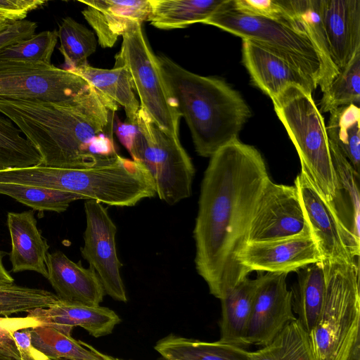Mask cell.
<instances>
[{
	"label": "cell",
	"instance_id": "6da1fadb",
	"mask_svg": "<svg viewBox=\"0 0 360 360\" xmlns=\"http://www.w3.org/2000/svg\"><path fill=\"white\" fill-rule=\"evenodd\" d=\"M270 180L259 150L238 139L210 157L193 230L195 264L210 294L219 300L250 273L238 255L247 243L257 204Z\"/></svg>",
	"mask_w": 360,
	"mask_h": 360
},
{
	"label": "cell",
	"instance_id": "7a4b0ae2",
	"mask_svg": "<svg viewBox=\"0 0 360 360\" xmlns=\"http://www.w3.org/2000/svg\"><path fill=\"white\" fill-rule=\"evenodd\" d=\"M118 105L90 86L68 99L0 100V113L11 120L36 148L41 164L89 168L117 156L112 120Z\"/></svg>",
	"mask_w": 360,
	"mask_h": 360
},
{
	"label": "cell",
	"instance_id": "3957f363",
	"mask_svg": "<svg viewBox=\"0 0 360 360\" xmlns=\"http://www.w3.org/2000/svg\"><path fill=\"white\" fill-rule=\"evenodd\" d=\"M169 94L191 131L196 153L210 158L238 139L251 111L240 94L224 80L182 68L157 56Z\"/></svg>",
	"mask_w": 360,
	"mask_h": 360
},
{
	"label": "cell",
	"instance_id": "277c9868",
	"mask_svg": "<svg viewBox=\"0 0 360 360\" xmlns=\"http://www.w3.org/2000/svg\"><path fill=\"white\" fill-rule=\"evenodd\" d=\"M359 258L323 262L326 290L322 311L309 333L316 360H359Z\"/></svg>",
	"mask_w": 360,
	"mask_h": 360
},
{
	"label": "cell",
	"instance_id": "5b68a950",
	"mask_svg": "<svg viewBox=\"0 0 360 360\" xmlns=\"http://www.w3.org/2000/svg\"><path fill=\"white\" fill-rule=\"evenodd\" d=\"M311 94L300 86H290L271 100L296 148L301 171L330 204L335 195L336 178L324 119Z\"/></svg>",
	"mask_w": 360,
	"mask_h": 360
},
{
	"label": "cell",
	"instance_id": "8992f818",
	"mask_svg": "<svg viewBox=\"0 0 360 360\" xmlns=\"http://www.w3.org/2000/svg\"><path fill=\"white\" fill-rule=\"evenodd\" d=\"M122 141L132 160L150 175L160 200L173 205L191 196L195 168L179 137L160 127L140 108L133 131Z\"/></svg>",
	"mask_w": 360,
	"mask_h": 360
},
{
	"label": "cell",
	"instance_id": "52a82bcc",
	"mask_svg": "<svg viewBox=\"0 0 360 360\" xmlns=\"http://www.w3.org/2000/svg\"><path fill=\"white\" fill-rule=\"evenodd\" d=\"M202 23L271 50L296 66L318 86L321 77L320 60L305 33L281 22L240 13L232 8L231 0H226Z\"/></svg>",
	"mask_w": 360,
	"mask_h": 360
},
{
	"label": "cell",
	"instance_id": "ba28073f",
	"mask_svg": "<svg viewBox=\"0 0 360 360\" xmlns=\"http://www.w3.org/2000/svg\"><path fill=\"white\" fill-rule=\"evenodd\" d=\"M135 23L122 36L115 66L123 65L130 73L140 108L162 129L179 137L180 115L169 94L157 56L142 30Z\"/></svg>",
	"mask_w": 360,
	"mask_h": 360
},
{
	"label": "cell",
	"instance_id": "9c48e42d",
	"mask_svg": "<svg viewBox=\"0 0 360 360\" xmlns=\"http://www.w3.org/2000/svg\"><path fill=\"white\" fill-rule=\"evenodd\" d=\"M89 86L79 75L52 64L0 60V100L57 102Z\"/></svg>",
	"mask_w": 360,
	"mask_h": 360
},
{
	"label": "cell",
	"instance_id": "30bf717a",
	"mask_svg": "<svg viewBox=\"0 0 360 360\" xmlns=\"http://www.w3.org/2000/svg\"><path fill=\"white\" fill-rule=\"evenodd\" d=\"M311 234L296 186L276 184L264 188L254 212L247 243Z\"/></svg>",
	"mask_w": 360,
	"mask_h": 360
},
{
	"label": "cell",
	"instance_id": "8fae6325",
	"mask_svg": "<svg viewBox=\"0 0 360 360\" xmlns=\"http://www.w3.org/2000/svg\"><path fill=\"white\" fill-rule=\"evenodd\" d=\"M86 228L84 246L80 248L82 257L89 262L97 274L105 293L113 300L126 302V291L120 269L115 236L117 227L107 208L94 200L84 202Z\"/></svg>",
	"mask_w": 360,
	"mask_h": 360
},
{
	"label": "cell",
	"instance_id": "7c38bea8",
	"mask_svg": "<svg viewBox=\"0 0 360 360\" xmlns=\"http://www.w3.org/2000/svg\"><path fill=\"white\" fill-rule=\"evenodd\" d=\"M288 274L259 272L254 302L244 337L245 347L265 346L292 321V291L287 287Z\"/></svg>",
	"mask_w": 360,
	"mask_h": 360
},
{
	"label": "cell",
	"instance_id": "4fadbf2b",
	"mask_svg": "<svg viewBox=\"0 0 360 360\" xmlns=\"http://www.w3.org/2000/svg\"><path fill=\"white\" fill-rule=\"evenodd\" d=\"M309 226L323 262H351L359 257L357 249L333 212L302 171L295 184Z\"/></svg>",
	"mask_w": 360,
	"mask_h": 360
},
{
	"label": "cell",
	"instance_id": "5bb4252c",
	"mask_svg": "<svg viewBox=\"0 0 360 360\" xmlns=\"http://www.w3.org/2000/svg\"><path fill=\"white\" fill-rule=\"evenodd\" d=\"M240 264L250 272H297L322 261L311 234L273 241L246 243L238 255Z\"/></svg>",
	"mask_w": 360,
	"mask_h": 360
},
{
	"label": "cell",
	"instance_id": "9a60e30c",
	"mask_svg": "<svg viewBox=\"0 0 360 360\" xmlns=\"http://www.w3.org/2000/svg\"><path fill=\"white\" fill-rule=\"evenodd\" d=\"M242 62L253 85L271 99L290 86L311 92L316 82L296 66L271 50L248 39H243Z\"/></svg>",
	"mask_w": 360,
	"mask_h": 360
},
{
	"label": "cell",
	"instance_id": "2e32d148",
	"mask_svg": "<svg viewBox=\"0 0 360 360\" xmlns=\"http://www.w3.org/2000/svg\"><path fill=\"white\" fill-rule=\"evenodd\" d=\"M79 1L86 5L82 13L94 30L102 48L112 47L131 25L147 21L151 12L150 0Z\"/></svg>",
	"mask_w": 360,
	"mask_h": 360
},
{
	"label": "cell",
	"instance_id": "e0dca14e",
	"mask_svg": "<svg viewBox=\"0 0 360 360\" xmlns=\"http://www.w3.org/2000/svg\"><path fill=\"white\" fill-rule=\"evenodd\" d=\"M27 316L69 336H72L74 327H81L95 338L105 336L110 334L121 321L109 308L88 306L60 298L48 307L29 311Z\"/></svg>",
	"mask_w": 360,
	"mask_h": 360
},
{
	"label": "cell",
	"instance_id": "ac0fdd59",
	"mask_svg": "<svg viewBox=\"0 0 360 360\" xmlns=\"http://www.w3.org/2000/svg\"><path fill=\"white\" fill-rule=\"evenodd\" d=\"M47 279L63 300L88 306H98L105 295L95 270L75 262L60 250L47 254Z\"/></svg>",
	"mask_w": 360,
	"mask_h": 360
},
{
	"label": "cell",
	"instance_id": "d6986e66",
	"mask_svg": "<svg viewBox=\"0 0 360 360\" xmlns=\"http://www.w3.org/2000/svg\"><path fill=\"white\" fill-rule=\"evenodd\" d=\"M333 62L340 70L360 51V0H321Z\"/></svg>",
	"mask_w": 360,
	"mask_h": 360
},
{
	"label": "cell",
	"instance_id": "ffe728a7",
	"mask_svg": "<svg viewBox=\"0 0 360 360\" xmlns=\"http://www.w3.org/2000/svg\"><path fill=\"white\" fill-rule=\"evenodd\" d=\"M7 226L11 243L12 271H33L48 277L46 265L49 245L37 228L34 210L8 212Z\"/></svg>",
	"mask_w": 360,
	"mask_h": 360
},
{
	"label": "cell",
	"instance_id": "44dd1931",
	"mask_svg": "<svg viewBox=\"0 0 360 360\" xmlns=\"http://www.w3.org/2000/svg\"><path fill=\"white\" fill-rule=\"evenodd\" d=\"M328 141L336 178L335 195L329 205L354 246L360 250L359 174L338 147Z\"/></svg>",
	"mask_w": 360,
	"mask_h": 360
},
{
	"label": "cell",
	"instance_id": "7402d4cb",
	"mask_svg": "<svg viewBox=\"0 0 360 360\" xmlns=\"http://www.w3.org/2000/svg\"><path fill=\"white\" fill-rule=\"evenodd\" d=\"M70 71L82 77L90 86L122 106L128 123L136 124L140 104L134 93L131 77L126 67L121 65L114 66L112 69H101L87 64Z\"/></svg>",
	"mask_w": 360,
	"mask_h": 360
},
{
	"label": "cell",
	"instance_id": "603a6c76",
	"mask_svg": "<svg viewBox=\"0 0 360 360\" xmlns=\"http://www.w3.org/2000/svg\"><path fill=\"white\" fill-rule=\"evenodd\" d=\"M259 281L242 280L221 299V319L219 340L245 347L244 337L250 316Z\"/></svg>",
	"mask_w": 360,
	"mask_h": 360
},
{
	"label": "cell",
	"instance_id": "cb8c5ba5",
	"mask_svg": "<svg viewBox=\"0 0 360 360\" xmlns=\"http://www.w3.org/2000/svg\"><path fill=\"white\" fill-rule=\"evenodd\" d=\"M297 25L307 34L314 46L321 64L318 86L324 92L339 73L332 60L323 27L321 0H286Z\"/></svg>",
	"mask_w": 360,
	"mask_h": 360
},
{
	"label": "cell",
	"instance_id": "d4e9b609",
	"mask_svg": "<svg viewBox=\"0 0 360 360\" xmlns=\"http://www.w3.org/2000/svg\"><path fill=\"white\" fill-rule=\"evenodd\" d=\"M155 349L166 360H252L245 348L221 342H205L171 334Z\"/></svg>",
	"mask_w": 360,
	"mask_h": 360
},
{
	"label": "cell",
	"instance_id": "484cf974",
	"mask_svg": "<svg viewBox=\"0 0 360 360\" xmlns=\"http://www.w3.org/2000/svg\"><path fill=\"white\" fill-rule=\"evenodd\" d=\"M297 284L292 291V309L297 319L310 333L314 328L324 303L326 281L322 261L297 271Z\"/></svg>",
	"mask_w": 360,
	"mask_h": 360
},
{
	"label": "cell",
	"instance_id": "4316f807",
	"mask_svg": "<svg viewBox=\"0 0 360 360\" xmlns=\"http://www.w3.org/2000/svg\"><path fill=\"white\" fill-rule=\"evenodd\" d=\"M226 0H150L151 12L147 21L161 30L186 27L202 23Z\"/></svg>",
	"mask_w": 360,
	"mask_h": 360
},
{
	"label": "cell",
	"instance_id": "83f0119b",
	"mask_svg": "<svg viewBox=\"0 0 360 360\" xmlns=\"http://www.w3.org/2000/svg\"><path fill=\"white\" fill-rule=\"evenodd\" d=\"M30 335L32 345L51 360H122L104 354L49 326L30 328Z\"/></svg>",
	"mask_w": 360,
	"mask_h": 360
},
{
	"label": "cell",
	"instance_id": "f1b7e54d",
	"mask_svg": "<svg viewBox=\"0 0 360 360\" xmlns=\"http://www.w3.org/2000/svg\"><path fill=\"white\" fill-rule=\"evenodd\" d=\"M326 125L328 140L333 142L353 168L359 174L360 166V108L350 104L330 112Z\"/></svg>",
	"mask_w": 360,
	"mask_h": 360
},
{
	"label": "cell",
	"instance_id": "f546056e",
	"mask_svg": "<svg viewBox=\"0 0 360 360\" xmlns=\"http://www.w3.org/2000/svg\"><path fill=\"white\" fill-rule=\"evenodd\" d=\"M250 354L252 360H316L309 333L298 319L286 325L268 345Z\"/></svg>",
	"mask_w": 360,
	"mask_h": 360
},
{
	"label": "cell",
	"instance_id": "4dcf8cb0",
	"mask_svg": "<svg viewBox=\"0 0 360 360\" xmlns=\"http://www.w3.org/2000/svg\"><path fill=\"white\" fill-rule=\"evenodd\" d=\"M0 194L39 212H63L70 204L85 198L70 192L15 183H0Z\"/></svg>",
	"mask_w": 360,
	"mask_h": 360
},
{
	"label": "cell",
	"instance_id": "1f68e13d",
	"mask_svg": "<svg viewBox=\"0 0 360 360\" xmlns=\"http://www.w3.org/2000/svg\"><path fill=\"white\" fill-rule=\"evenodd\" d=\"M41 164L36 148L8 117L0 113V170Z\"/></svg>",
	"mask_w": 360,
	"mask_h": 360
},
{
	"label": "cell",
	"instance_id": "d6a6232c",
	"mask_svg": "<svg viewBox=\"0 0 360 360\" xmlns=\"http://www.w3.org/2000/svg\"><path fill=\"white\" fill-rule=\"evenodd\" d=\"M58 37L60 52L67 70H73L88 64V58L95 52L97 41L95 33L70 17L63 19L59 25Z\"/></svg>",
	"mask_w": 360,
	"mask_h": 360
},
{
	"label": "cell",
	"instance_id": "836d02e7",
	"mask_svg": "<svg viewBox=\"0 0 360 360\" xmlns=\"http://www.w3.org/2000/svg\"><path fill=\"white\" fill-rule=\"evenodd\" d=\"M360 103V51L339 70L328 89L323 92L320 112H326L350 104Z\"/></svg>",
	"mask_w": 360,
	"mask_h": 360
},
{
	"label": "cell",
	"instance_id": "e575fe53",
	"mask_svg": "<svg viewBox=\"0 0 360 360\" xmlns=\"http://www.w3.org/2000/svg\"><path fill=\"white\" fill-rule=\"evenodd\" d=\"M59 297L49 290L27 288L15 283L0 286V316L48 307Z\"/></svg>",
	"mask_w": 360,
	"mask_h": 360
},
{
	"label": "cell",
	"instance_id": "d590c367",
	"mask_svg": "<svg viewBox=\"0 0 360 360\" xmlns=\"http://www.w3.org/2000/svg\"><path fill=\"white\" fill-rule=\"evenodd\" d=\"M58 31L46 30L8 46L0 51V60L51 64V59L58 41Z\"/></svg>",
	"mask_w": 360,
	"mask_h": 360
},
{
	"label": "cell",
	"instance_id": "8d00e7d4",
	"mask_svg": "<svg viewBox=\"0 0 360 360\" xmlns=\"http://www.w3.org/2000/svg\"><path fill=\"white\" fill-rule=\"evenodd\" d=\"M231 6L240 13L281 22L304 32L297 25L286 0H231Z\"/></svg>",
	"mask_w": 360,
	"mask_h": 360
},
{
	"label": "cell",
	"instance_id": "74e56055",
	"mask_svg": "<svg viewBox=\"0 0 360 360\" xmlns=\"http://www.w3.org/2000/svg\"><path fill=\"white\" fill-rule=\"evenodd\" d=\"M40 324L41 323L27 316L17 318L0 316V345L21 356L11 333L15 330L33 328Z\"/></svg>",
	"mask_w": 360,
	"mask_h": 360
},
{
	"label": "cell",
	"instance_id": "f35d334b",
	"mask_svg": "<svg viewBox=\"0 0 360 360\" xmlns=\"http://www.w3.org/2000/svg\"><path fill=\"white\" fill-rule=\"evenodd\" d=\"M46 3L42 0H0V15L11 22L22 20L30 12Z\"/></svg>",
	"mask_w": 360,
	"mask_h": 360
},
{
	"label": "cell",
	"instance_id": "ab89813d",
	"mask_svg": "<svg viewBox=\"0 0 360 360\" xmlns=\"http://www.w3.org/2000/svg\"><path fill=\"white\" fill-rule=\"evenodd\" d=\"M37 27V22L27 20L12 22L6 29L0 31V51L32 37L34 34Z\"/></svg>",
	"mask_w": 360,
	"mask_h": 360
},
{
	"label": "cell",
	"instance_id": "60d3db41",
	"mask_svg": "<svg viewBox=\"0 0 360 360\" xmlns=\"http://www.w3.org/2000/svg\"><path fill=\"white\" fill-rule=\"evenodd\" d=\"M11 334L22 360H50L32 345L30 328L15 330Z\"/></svg>",
	"mask_w": 360,
	"mask_h": 360
},
{
	"label": "cell",
	"instance_id": "b9f144b4",
	"mask_svg": "<svg viewBox=\"0 0 360 360\" xmlns=\"http://www.w3.org/2000/svg\"><path fill=\"white\" fill-rule=\"evenodd\" d=\"M5 252L0 250V286L8 285L14 283V278L6 269L3 264V257Z\"/></svg>",
	"mask_w": 360,
	"mask_h": 360
},
{
	"label": "cell",
	"instance_id": "7bdbcfd3",
	"mask_svg": "<svg viewBox=\"0 0 360 360\" xmlns=\"http://www.w3.org/2000/svg\"><path fill=\"white\" fill-rule=\"evenodd\" d=\"M12 22L0 15V31L4 30Z\"/></svg>",
	"mask_w": 360,
	"mask_h": 360
}]
</instances>
